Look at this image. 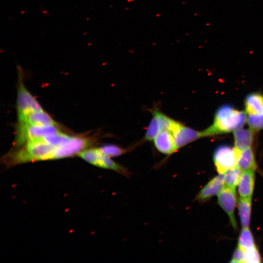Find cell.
Here are the masks:
<instances>
[{
	"instance_id": "obj_1",
	"label": "cell",
	"mask_w": 263,
	"mask_h": 263,
	"mask_svg": "<svg viewBox=\"0 0 263 263\" xmlns=\"http://www.w3.org/2000/svg\"><path fill=\"white\" fill-rule=\"evenodd\" d=\"M246 114L245 112L237 110L229 104L222 105L215 113L213 123L203 131L204 137L242 128L246 121Z\"/></svg>"
},
{
	"instance_id": "obj_2",
	"label": "cell",
	"mask_w": 263,
	"mask_h": 263,
	"mask_svg": "<svg viewBox=\"0 0 263 263\" xmlns=\"http://www.w3.org/2000/svg\"><path fill=\"white\" fill-rule=\"evenodd\" d=\"M59 132L56 125L35 126L19 123L15 145L16 148H19L30 140Z\"/></svg>"
},
{
	"instance_id": "obj_3",
	"label": "cell",
	"mask_w": 263,
	"mask_h": 263,
	"mask_svg": "<svg viewBox=\"0 0 263 263\" xmlns=\"http://www.w3.org/2000/svg\"><path fill=\"white\" fill-rule=\"evenodd\" d=\"M151 112L152 117L145 132L143 138L144 141L153 140L157 135L163 131L171 132L178 122L156 108L152 109Z\"/></svg>"
},
{
	"instance_id": "obj_4",
	"label": "cell",
	"mask_w": 263,
	"mask_h": 263,
	"mask_svg": "<svg viewBox=\"0 0 263 263\" xmlns=\"http://www.w3.org/2000/svg\"><path fill=\"white\" fill-rule=\"evenodd\" d=\"M213 162L219 174L236 167L237 153L231 146L222 144L217 147L213 154Z\"/></svg>"
},
{
	"instance_id": "obj_5",
	"label": "cell",
	"mask_w": 263,
	"mask_h": 263,
	"mask_svg": "<svg viewBox=\"0 0 263 263\" xmlns=\"http://www.w3.org/2000/svg\"><path fill=\"white\" fill-rule=\"evenodd\" d=\"M19 84L17 107L19 114L32 111H43L40 105L25 87L21 75L20 68L18 69Z\"/></svg>"
},
{
	"instance_id": "obj_6",
	"label": "cell",
	"mask_w": 263,
	"mask_h": 263,
	"mask_svg": "<svg viewBox=\"0 0 263 263\" xmlns=\"http://www.w3.org/2000/svg\"><path fill=\"white\" fill-rule=\"evenodd\" d=\"M93 143L92 140L89 138L78 136H71L66 142L56 148L53 159L73 156L79 154Z\"/></svg>"
},
{
	"instance_id": "obj_7",
	"label": "cell",
	"mask_w": 263,
	"mask_h": 263,
	"mask_svg": "<svg viewBox=\"0 0 263 263\" xmlns=\"http://www.w3.org/2000/svg\"><path fill=\"white\" fill-rule=\"evenodd\" d=\"M176 151L188 144L204 137L203 131H198L178 122L172 131Z\"/></svg>"
},
{
	"instance_id": "obj_8",
	"label": "cell",
	"mask_w": 263,
	"mask_h": 263,
	"mask_svg": "<svg viewBox=\"0 0 263 263\" xmlns=\"http://www.w3.org/2000/svg\"><path fill=\"white\" fill-rule=\"evenodd\" d=\"M217 195L219 206L227 214L232 226L236 229L237 225L234 210L237 204V197L235 189L225 186Z\"/></svg>"
},
{
	"instance_id": "obj_9",
	"label": "cell",
	"mask_w": 263,
	"mask_h": 263,
	"mask_svg": "<svg viewBox=\"0 0 263 263\" xmlns=\"http://www.w3.org/2000/svg\"><path fill=\"white\" fill-rule=\"evenodd\" d=\"M225 187L223 174H219L212 178L197 194L195 200L205 203L213 196L218 194Z\"/></svg>"
},
{
	"instance_id": "obj_10",
	"label": "cell",
	"mask_w": 263,
	"mask_h": 263,
	"mask_svg": "<svg viewBox=\"0 0 263 263\" xmlns=\"http://www.w3.org/2000/svg\"><path fill=\"white\" fill-rule=\"evenodd\" d=\"M19 123L35 126L56 125L57 124L45 111H32L18 115Z\"/></svg>"
},
{
	"instance_id": "obj_11",
	"label": "cell",
	"mask_w": 263,
	"mask_h": 263,
	"mask_svg": "<svg viewBox=\"0 0 263 263\" xmlns=\"http://www.w3.org/2000/svg\"><path fill=\"white\" fill-rule=\"evenodd\" d=\"M92 165L100 168L113 170L127 178L130 177L132 174L128 168L114 161L111 157L105 155L99 149Z\"/></svg>"
},
{
	"instance_id": "obj_12",
	"label": "cell",
	"mask_w": 263,
	"mask_h": 263,
	"mask_svg": "<svg viewBox=\"0 0 263 263\" xmlns=\"http://www.w3.org/2000/svg\"><path fill=\"white\" fill-rule=\"evenodd\" d=\"M152 141L156 149L168 157L176 152L173 135L169 131L160 132Z\"/></svg>"
},
{
	"instance_id": "obj_13",
	"label": "cell",
	"mask_w": 263,
	"mask_h": 263,
	"mask_svg": "<svg viewBox=\"0 0 263 263\" xmlns=\"http://www.w3.org/2000/svg\"><path fill=\"white\" fill-rule=\"evenodd\" d=\"M254 132L255 131L251 128H241L233 132L234 148L237 154L251 147Z\"/></svg>"
},
{
	"instance_id": "obj_14",
	"label": "cell",
	"mask_w": 263,
	"mask_h": 263,
	"mask_svg": "<svg viewBox=\"0 0 263 263\" xmlns=\"http://www.w3.org/2000/svg\"><path fill=\"white\" fill-rule=\"evenodd\" d=\"M254 170L243 171L238 184L240 197L250 198L252 196L254 186Z\"/></svg>"
},
{
	"instance_id": "obj_15",
	"label": "cell",
	"mask_w": 263,
	"mask_h": 263,
	"mask_svg": "<svg viewBox=\"0 0 263 263\" xmlns=\"http://www.w3.org/2000/svg\"><path fill=\"white\" fill-rule=\"evenodd\" d=\"M245 112L248 115L263 113V95L259 93L247 94L244 100Z\"/></svg>"
},
{
	"instance_id": "obj_16",
	"label": "cell",
	"mask_w": 263,
	"mask_h": 263,
	"mask_svg": "<svg viewBox=\"0 0 263 263\" xmlns=\"http://www.w3.org/2000/svg\"><path fill=\"white\" fill-rule=\"evenodd\" d=\"M236 167L242 171L256 169L257 164L251 147L237 154Z\"/></svg>"
},
{
	"instance_id": "obj_17",
	"label": "cell",
	"mask_w": 263,
	"mask_h": 263,
	"mask_svg": "<svg viewBox=\"0 0 263 263\" xmlns=\"http://www.w3.org/2000/svg\"><path fill=\"white\" fill-rule=\"evenodd\" d=\"M251 199L240 197L238 201V211L243 228L248 227L251 215Z\"/></svg>"
},
{
	"instance_id": "obj_18",
	"label": "cell",
	"mask_w": 263,
	"mask_h": 263,
	"mask_svg": "<svg viewBox=\"0 0 263 263\" xmlns=\"http://www.w3.org/2000/svg\"><path fill=\"white\" fill-rule=\"evenodd\" d=\"M244 250L256 247L252 234L248 227L243 228L238 237V245Z\"/></svg>"
},
{
	"instance_id": "obj_19",
	"label": "cell",
	"mask_w": 263,
	"mask_h": 263,
	"mask_svg": "<svg viewBox=\"0 0 263 263\" xmlns=\"http://www.w3.org/2000/svg\"><path fill=\"white\" fill-rule=\"evenodd\" d=\"M242 172L237 167L226 171L223 174L225 185L235 189L238 184Z\"/></svg>"
},
{
	"instance_id": "obj_20",
	"label": "cell",
	"mask_w": 263,
	"mask_h": 263,
	"mask_svg": "<svg viewBox=\"0 0 263 263\" xmlns=\"http://www.w3.org/2000/svg\"><path fill=\"white\" fill-rule=\"evenodd\" d=\"M100 152L109 157L119 156L132 150V148H123L114 144H106L98 148Z\"/></svg>"
},
{
	"instance_id": "obj_21",
	"label": "cell",
	"mask_w": 263,
	"mask_h": 263,
	"mask_svg": "<svg viewBox=\"0 0 263 263\" xmlns=\"http://www.w3.org/2000/svg\"><path fill=\"white\" fill-rule=\"evenodd\" d=\"M71 136L59 132L45 135L42 138L49 144L57 147L66 142Z\"/></svg>"
},
{
	"instance_id": "obj_22",
	"label": "cell",
	"mask_w": 263,
	"mask_h": 263,
	"mask_svg": "<svg viewBox=\"0 0 263 263\" xmlns=\"http://www.w3.org/2000/svg\"><path fill=\"white\" fill-rule=\"evenodd\" d=\"M246 122L250 128L255 131L263 129V113L256 115H248Z\"/></svg>"
},
{
	"instance_id": "obj_23",
	"label": "cell",
	"mask_w": 263,
	"mask_h": 263,
	"mask_svg": "<svg viewBox=\"0 0 263 263\" xmlns=\"http://www.w3.org/2000/svg\"><path fill=\"white\" fill-rule=\"evenodd\" d=\"M244 251V263H260L261 258L257 247Z\"/></svg>"
},
{
	"instance_id": "obj_24",
	"label": "cell",
	"mask_w": 263,
	"mask_h": 263,
	"mask_svg": "<svg viewBox=\"0 0 263 263\" xmlns=\"http://www.w3.org/2000/svg\"><path fill=\"white\" fill-rule=\"evenodd\" d=\"M231 263H244V251L238 246L233 252Z\"/></svg>"
}]
</instances>
